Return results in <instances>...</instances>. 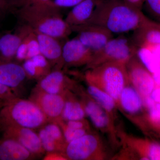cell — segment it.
<instances>
[{"label":"cell","instance_id":"obj_22","mask_svg":"<svg viewBox=\"0 0 160 160\" xmlns=\"http://www.w3.org/2000/svg\"><path fill=\"white\" fill-rule=\"evenodd\" d=\"M86 83L87 87L86 91L87 93L105 109L114 120L117 109H118L115 100L111 96L96 86L89 83Z\"/></svg>","mask_w":160,"mask_h":160},{"label":"cell","instance_id":"obj_3","mask_svg":"<svg viewBox=\"0 0 160 160\" xmlns=\"http://www.w3.org/2000/svg\"><path fill=\"white\" fill-rule=\"evenodd\" d=\"M48 121L38 106L30 100L17 97L0 109V127L14 126L39 129Z\"/></svg>","mask_w":160,"mask_h":160},{"label":"cell","instance_id":"obj_17","mask_svg":"<svg viewBox=\"0 0 160 160\" xmlns=\"http://www.w3.org/2000/svg\"><path fill=\"white\" fill-rule=\"evenodd\" d=\"M132 41L137 48L160 45V24L145 16L142 24L133 32Z\"/></svg>","mask_w":160,"mask_h":160},{"label":"cell","instance_id":"obj_24","mask_svg":"<svg viewBox=\"0 0 160 160\" xmlns=\"http://www.w3.org/2000/svg\"><path fill=\"white\" fill-rule=\"evenodd\" d=\"M55 122L57 123L61 127L67 144L91 132L90 129H89L70 128L66 125L64 120L62 118H60Z\"/></svg>","mask_w":160,"mask_h":160},{"label":"cell","instance_id":"obj_20","mask_svg":"<svg viewBox=\"0 0 160 160\" xmlns=\"http://www.w3.org/2000/svg\"><path fill=\"white\" fill-rule=\"evenodd\" d=\"M100 0H85L72 8L65 20L70 26L87 24Z\"/></svg>","mask_w":160,"mask_h":160},{"label":"cell","instance_id":"obj_9","mask_svg":"<svg viewBox=\"0 0 160 160\" xmlns=\"http://www.w3.org/2000/svg\"><path fill=\"white\" fill-rule=\"evenodd\" d=\"M76 37L92 52L98 51L113 37L111 32L102 26L95 24H85L71 26Z\"/></svg>","mask_w":160,"mask_h":160},{"label":"cell","instance_id":"obj_26","mask_svg":"<svg viewBox=\"0 0 160 160\" xmlns=\"http://www.w3.org/2000/svg\"><path fill=\"white\" fill-rule=\"evenodd\" d=\"M43 127L50 136L57 142L62 146L64 149L67 143L64 138L62 131L58 124L55 122H49Z\"/></svg>","mask_w":160,"mask_h":160},{"label":"cell","instance_id":"obj_10","mask_svg":"<svg viewBox=\"0 0 160 160\" xmlns=\"http://www.w3.org/2000/svg\"><path fill=\"white\" fill-rule=\"evenodd\" d=\"M29 99L38 106L48 122H56L62 118L65 105V93L51 94L35 87Z\"/></svg>","mask_w":160,"mask_h":160},{"label":"cell","instance_id":"obj_28","mask_svg":"<svg viewBox=\"0 0 160 160\" xmlns=\"http://www.w3.org/2000/svg\"><path fill=\"white\" fill-rule=\"evenodd\" d=\"M30 59L32 60L36 66L39 73L41 76V79L52 70L51 69L52 67L50 63L47 59L41 53Z\"/></svg>","mask_w":160,"mask_h":160},{"label":"cell","instance_id":"obj_34","mask_svg":"<svg viewBox=\"0 0 160 160\" xmlns=\"http://www.w3.org/2000/svg\"><path fill=\"white\" fill-rule=\"evenodd\" d=\"M149 110V119L153 124L160 126V104L156 103Z\"/></svg>","mask_w":160,"mask_h":160},{"label":"cell","instance_id":"obj_7","mask_svg":"<svg viewBox=\"0 0 160 160\" xmlns=\"http://www.w3.org/2000/svg\"><path fill=\"white\" fill-rule=\"evenodd\" d=\"M80 100L82 103L86 115L89 117L93 126L104 133H107L114 140L116 138V129L114 120L105 109H103L86 92L80 88L78 89Z\"/></svg>","mask_w":160,"mask_h":160},{"label":"cell","instance_id":"obj_25","mask_svg":"<svg viewBox=\"0 0 160 160\" xmlns=\"http://www.w3.org/2000/svg\"><path fill=\"white\" fill-rule=\"evenodd\" d=\"M43 149L47 152H58L62 153L64 148L57 142L43 127H41L38 133Z\"/></svg>","mask_w":160,"mask_h":160},{"label":"cell","instance_id":"obj_37","mask_svg":"<svg viewBox=\"0 0 160 160\" xmlns=\"http://www.w3.org/2000/svg\"><path fill=\"white\" fill-rule=\"evenodd\" d=\"M45 160H67L62 153L58 152H46L43 158Z\"/></svg>","mask_w":160,"mask_h":160},{"label":"cell","instance_id":"obj_29","mask_svg":"<svg viewBox=\"0 0 160 160\" xmlns=\"http://www.w3.org/2000/svg\"><path fill=\"white\" fill-rule=\"evenodd\" d=\"M144 5L152 20L160 24V0H145Z\"/></svg>","mask_w":160,"mask_h":160},{"label":"cell","instance_id":"obj_27","mask_svg":"<svg viewBox=\"0 0 160 160\" xmlns=\"http://www.w3.org/2000/svg\"><path fill=\"white\" fill-rule=\"evenodd\" d=\"M27 45V59L40 54L39 45L35 32L31 29L26 37Z\"/></svg>","mask_w":160,"mask_h":160},{"label":"cell","instance_id":"obj_18","mask_svg":"<svg viewBox=\"0 0 160 160\" xmlns=\"http://www.w3.org/2000/svg\"><path fill=\"white\" fill-rule=\"evenodd\" d=\"M26 78V72L20 63L0 60V83L12 89L15 93V90L22 84Z\"/></svg>","mask_w":160,"mask_h":160},{"label":"cell","instance_id":"obj_21","mask_svg":"<svg viewBox=\"0 0 160 160\" xmlns=\"http://www.w3.org/2000/svg\"><path fill=\"white\" fill-rule=\"evenodd\" d=\"M65 105L62 118L65 121L84 119L86 113L81 100L69 89L65 92Z\"/></svg>","mask_w":160,"mask_h":160},{"label":"cell","instance_id":"obj_5","mask_svg":"<svg viewBox=\"0 0 160 160\" xmlns=\"http://www.w3.org/2000/svg\"><path fill=\"white\" fill-rule=\"evenodd\" d=\"M137 51L138 48L132 40L125 37L113 38L102 48L92 52L91 62L86 67L92 69L108 62L126 64Z\"/></svg>","mask_w":160,"mask_h":160},{"label":"cell","instance_id":"obj_15","mask_svg":"<svg viewBox=\"0 0 160 160\" xmlns=\"http://www.w3.org/2000/svg\"><path fill=\"white\" fill-rule=\"evenodd\" d=\"M39 45L41 54L47 59L54 69L64 67L62 58L63 45L60 40L48 35L35 31Z\"/></svg>","mask_w":160,"mask_h":160},{"label":"cell","instance_id":"obj_31","mask_svg":"<svg viewBox=\"0 0 160 160\" xmlns=\"http://www.w3.org/2000/svg\"><path fill=\"white\" fill-rule=\"evenodd\" d=\"M22 66L26 72L27 78L39 81L41 79L36 66L31 59H28L22 63Z\"/></svg>","mask_w":160,"mask_h":160},{"label":"cell","instance_id":"obj_4","mask_svg":"<svg viewBox=\"0 0 160 160\" xmlns=\"http://www.w3.org/2000/svg\"><path fill=\"white\" fill-rule=\"evenodd\" d=\"M86 83L96 86L111 96L117 105L121 92L129 82L126 64L104 63L88 69L85 75Z\"/></svg>","mask_w":160,"mask_h":160},{"label":"cell","instance_id":"obj_19","mask_svg":"<svg viewBox=\"0 0 160 160\" xmlns=\"http://www.w3.org/2000/svg\"><path fill=\"white\" fill-rule=\"evenodd\" d=\"M36 156L15 140L0 139V160H29Z\"/></svg>","mask_w":160,"mask_h":160},{"label":"cell","instance_id":"obj_23","mask_svg":"<svg viewBox=\"0 0 160 160\" xmlns=\"http://www.w3.org/2000/svg\"><path fill=\"white\" fill-rule=\"evenodd\" d=\"M138 58L147 69L152 74L157 70L160 66V63L154 57L150 49L146 47L138 48Z\"/></svg>","mask_w":160,"mask_h":160},{"label":"cell","instance_id":"obj_14","mask_svg":"<svg viewBox=\"0 0 160 160\" xmlns=\"http://www.w3.org/2000/svg\"><path fill=\"white\" fill-rule=\"evenodd\" d=\"M143 99L138 92L128 83L121 92L118 102V109L132 122L136 124L137 116L142 109Z\"/></svg>","mask_w":160,"mask_h":160},{"label":"cell","instance_id":"obj_35","mask_svg":"<svg viewBox=\"0 0 160 160\" xmlns=\"http://www.w3.org/2000/svg\"><path fill=\"white\" fill-rule=\"evenodd\" d=\"M85 0H52L56 6L60 8H72Z\"/></svg>","mask_w":160,"mask_h":160},{"label":"cell","instance_id":"obj_30","mask_svg":"<svg viewBox=\"0 0 160 160\" xmlns=\"http://www.w3.org/2000/svg\"><path fill=\"white\" fill-rule=\"evenodd\" d=\"M52 1V0H6L10 10L11 9L17 10L22 7L48 2Z\"/></svg>","mask_w":160,"mask_h":160},{"label":"cell","instance_id":"obj_36","mask_svg":"<svg viewBox=\"0 0 160 160\" xmlns=\"http://www.w3.org/2000/svg\"><path fill=\"white\" fill-rule=\"evenodd\" d=\"M149 159L160 160V144L152 143L149 151Z\"/></svg>","mask_w":160,"mask_h":160},{"label":"cell","instance_id":"obj_13","mask_svg":"<svg viewBox=\"0 0 160 160\" xmlns=\"http://www.w3.org/2000/svg\"><path fill=\"white\" fill-rule=\"evenodd\" d=\"M77 83L61 69H53L38 81L35 88L51 94H64L66 90H73Z\"/></svg>","mask_w":160,"mask_h":160},{"label":"cell","instance_id":"obj_40","mask_svg":"<svg viewBox=\"0 0 160 160\" xmlns=\"http://www.w3.org/2000/svg\"><path fill=\"white\" fill-rule=\"evenodd\" d=\"M152 77L154 79L155 84L160 86V66L157 70L152 73Z\"/></svg>","mask_w":160,"mask_h":160},{"label":"cell","instance_id":"obj_11","mask_svg":"<svg viewBox=\"0 0 160 160\" xmlns=\"http://www.w3.org/2000/svg\"><path fill=\"white\" fill-rule=\"evenodd\" d=\"M3 137L15 140L36 157L46 154L39 137L33 129L14 126L0 127Z\"/></svg>","mask_w":160,"mask_h":160},{"label":"cell","instance_id":"obj_44","mask_svg":"<svg viewBox=\"0 0 160 160\" xmlns=\"http://www.w3.org/2000/svg\"><path fill=\"white\" fill-rule=\"evenodd\" d=\"M0 37H1V36H0Z\"/></svg>","mask_w":160,"mask_h":160},{"label":"cell","instance_id":"obj_33","mask_svg":"<svg viewBox=\"0 0 160 160\" xmlns=\"http://www.w3.org/2000/svg\"><path fill=\"white\" fill-rule=\"evenodd\" d=\"M17 97V95L12 89L0 83V99L6 102Z\"/></svg>","mask_w":160,"mask_h":160},{"label":"cell","instance_id":"obj_1","mask_svg":"<svg viewBox=\"0 0 160 160\" xmlns=\"http://www.w3.org/2000/svg\"><path fill=\"white\" fill-rule=\"evenodd\" d=\"M145 15L124 0H100L86 24L102 26L113 34H123L136 30Z\"/></svg>","mask_w":160,"mask_h":160},{"label":"cell","instance_id":"obj_42","mask_svg":"<svg viewBox=\"0 0 160 160\" xmlns=\"http://www.w3.org/2000/svg\"><path fill=\"white\" fill-rule=\"evenodd\" d=\"M5 102L4 101H3V100L0 99V109L4 106V105H5Z\"/></svg>","mask_w":160,"mask_h":160},{"label":"cell","instance_id":"obj_32","mask_svg":"<svg viewBox=\"0 0 160 160\" xmlns=\"http://www.w3.org/2000/svg\"><path fill=\"white\" fill-rule=\"evenodd\" d=\"M26 36L20 44L16 54L14 61L18 63H22L24 61L27 59V45L26 40Z\"/></svg>","mask_w":160,"mask_h":160},{"label":"cell","instance_id":"obj_2","mask_svg":"<svg viewBox=\"0 0 160 160\" xmlns=\"http://www.w3.org/2000/svg\"><path fill=\"white\" fill-rule=\"evenodd\" d=\"M15 10L22 24L40 33L61 40L68 38L72 32L71 26L62 16L61 8L56 6L52 0Z\"/></svg>","mask_w":160,"mask_h":160},{"label":"cell","instance_id":"obj_6","mask_svg":"<svg viewBox=\"0 0 160 160\" xmlns=\"http://www.w3.org/2000/svg\"><path fill=\"white\" fill-rule=\"evenodd\" d=\"M62 153L70 160H101L107 158L102 140L92 132L67 143Z\"/></svg>","mask_w":160,"mask_h":160},{"label":"cell","instance_id":"obj_38","mask_svg":"<svg viewBox=\"0 0 160 160\" xmlns=\"http://www.w3.org/2000/svg\"><path fill=\"white\" fill-rule=\"evenodd\" d=\"M126 3L140 10H142L145 0H124Z\"/></svg>","mask_w":160,"mask_h":160},{"label":"cell","instance_id":"obj_39","mask_svg":"<svg viewBox=\"0 0 160 160\" xmlns=\"http://www.w3.org/2000/svg\"><path fill=\"white\" fill-rule=\"evenodd\" d=\"M150 95V97L156 103L160 104V88L153 89Z\"/></svg>","mask_w":160,"mask_h":160},{"label":"cell","instance_id":"obj_16","mask_svg":"<svg viewBox=\"0 0 160 160\" xmlns=\"http://www.w3.org/2000/svg\"><path fill=\"white\" fill-rule=\"evenodd\" d=\"M31 28L22 24L14 33H7L0 37V60L14 61L18 48Z\"/></svg>","mask_w":160,"mask_h":160},{"label":"cell","instance_id":"obj_12","mask_svg":"<svg viewBox=\"0 0 160 160\" xmlns=\"http://www.w3.org/2000/svg\"><path fill=\"white\" fill-rule=\"evenodd\" d=\"M92 51L76 37L63 45V65L66 67H87L92 58Z\"/></svg>","mask_w":160,"mask_h":160},{"label":"cell","instance_id":"obj_41","mask_svg":"<svg viewBox=\"0 0 160 160\" xmlns=\"http://www.w3.org/2000/svg\"><path fill=\"white\" fill-rule=\"evenodd\" d=\"M0 10L4 12L10 10L6 0H0Z\"/></svg>","mask_w":160,"mask_h":160},{"label":"cell","instance_id":"obj_43","mask_svg":"<svg viewBox=\"0 0 160 160\" xmlns=\"http://www.w3.org/2000/svg\"><path fill=\"white\" fill-rule=\"evenodd\" d=\"M4 12H3V11H2V10H0V14H3V13H4Z\"/></svg>","mask_w":160,"mask_h":160},{"label":"cell","instance_id":"obj_8","mask_svg":"<svg viewBox=\"0 0 160 160\" xmlns=\"http://www.w3.org/2000/svg\"><path fill=\"white\" fill-rule=\"evenodd\" d=\"M129 82L142 97L149 96L154 89L152 75L144 66L136 54L126 64Z\"/></svg>","mask_w":160,"mask_h":160}]
</instances>
